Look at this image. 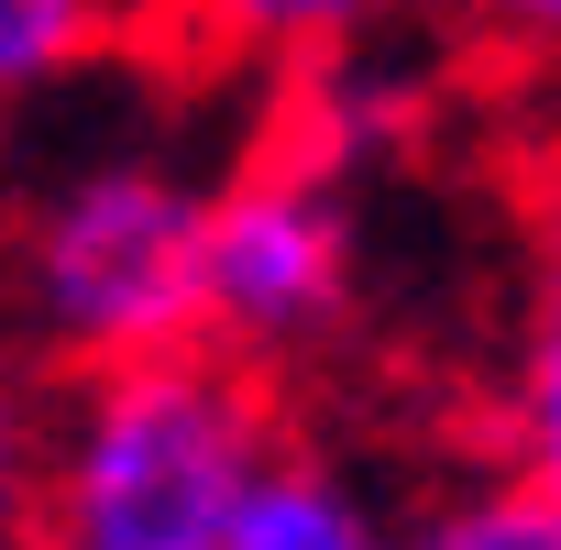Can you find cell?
I'll list each match as a JSON object with an SVG mask.
<instances>
[{
	"label": "cell",
	"instance_id": "6da1fadb",
	"mask_svg": "<svg viewBox=\"0 0 561 550\" xmlns=\"http://www.w3.org/2000/svg\"><path fill=\"white\" fill-rule=\"evenodd\" d=\"M275 451H287V419L264 364L209 331L78 364L45 397L23 550H220Z\"/></svg>",
	"mask_w": 561,
	"mask_h": 550
},
{
	"label": "cell",
	"instance_id": "7a4b0ae2",
	"mask_svg": "<svg viewBox=\"0 0 561 550\" xmlns=\"http://www.w3.org/2000/svg\"><path fill=\"white\" fill-rule=\"evenodd\" d=\"M0 309L45 375L165 353L209 331V187L165 144L67 165L0 253Z\"/></svg>",
	"mask_w": 561,
	"mask_h": 550
},
{
	"label": "cell",
	"instance_id": "3957f363",
	"mask_svg": "<svg viewBox=\"0 0 561 550\" xmlns=\"http://www.w3.org/2000/svg\"><path fill=\"white\" fill-rule=\"evenodd\" d=\"M353 275H364L353 176H331L320 154L275 144L209 187V342L275 375L342 331Z\"/></svg>",
	"mask_w": 561,
	"mask_h": 550
},
{
	"label": "cell",
	"instance_id": "277c9868",
	"mask_svg": "<svg viewBox=\"0 0 561 550\" xmlns=\"http://www.w3.org/2000/svg\"><path fill=\"white\" fill-rule=\"evenodd\" d=\"M397 45H408V34L298 67V78H287V144L320 154L331 176H375V165H397L408 133H419V111H430V78H419Z\"/></svg>",
	"mask_w": 561,
	"mask_h": 550
},
{
	"label": "cell",
	"instance_id": "5b68a950",
	"mask_svg": "<svg viewBox=\"0 0 561 550\" xmlns=\"http://www.w3.org/2000/svg\"><path fill=\"white\" fill-rule=\"evenodd\" d=\"M220 550H408V517L375 495V473H353L342 451H275L264 484L242 495Z\"/></svg>",
	"mask_w": 561,
	"mask_h": 550
},
{
	"label": "cell",
	"instance_id": "8992f818",
	"mask_svg": "<svg viewBox=\"0 0 561 550\" xmlns=\"http://www.w3.org/2000/svg\"><path fill=\"white\" fill-rule=\"evenodd\" d=\"M451 0H198L187 34L231 67H264V78H298L320 56H353V45H386V34H419Z\"/></svg>",
	"mask_w": 561,
	"mask_h": 550
},
{
	"label": "cell",
	"instance_id": "52a82bcc",
	"mask_svg": "<svg viewBox=\"0 0 561 550\" xmlns=\"http://www.w3.org/2000/svg\"><path fill=\"white\" fill-rule=\"evenodd\" d=\"M550 506H561V187L539 198L528 231V320H517V386H506V451Z\"/></svg>",
	"mask_w": 561,
	"mask_h": 550
},
{
	"label": "cell",
	"instance_id": "ba28073f",
	"mask_svg": "<svg viewBox=\"0 0 561 550\" xmlns=\"http://www.w3.org/2000/svg\"><path fill=\"white\" fill-rule=\"evenodd\" d=\"M122 34H133L122 0H0V111L89 78Z\"/></svg>",
	"mask_w": 561,
	"mask_h": 550
},
{
	"label": "cell",
	"instance_id": "9c48e42d",
	"mask_svg": "<svg viewBox=\"0 0 561 550\" xmlns=\"http://www.w3.org/2000/svg\"><path fill=\"white\" fill-rule=\"evenodd\" d=\"M408 550H561V506H550L517 462H484V473L440 484V495L408 517Z\"/></svg>",
	"mask_w": 561,
	"mask_h": 550
},
{
	"label": "cell",
	"instance_id": "30bf717a",
	"mask_svg": "<svg viewBox=\"0 0 561 550\" xmlns=\"http://www.w3.org/2000/svg\"><path fill=\"white\" fill-rule=\"evenodd\" d=\"M34 462H45V397H34V353H23L12 309H0V550L34 517Z\"/></svg>",
	"mask_w": 561,
	"mask_h": 550
},
{
	"label": "cell",
	"instance_id": "8fae6325",
	"mask_svg": "<svg viewBox=\"0 0 561 550\" xmlns=\"http://www.w3.org/2000/svg\"><path fill=\"white\" fill-rule=\"evenodd\" d=\"M451 34L517 78H550L561 89V0H451Z\"/></svg>",
	"mask_w": 561,
	"mask_h": 550
},
{
	"label": "cell",
	"instance_id": "7c38bea8",
	"mask_svg": "<svg viewBox=\"0 0 561 550\" xmlns=\"http://www.w3.org/2000/svg\"><path fill=\"white\" fill-rule=\"evenodd\" d=\"M187 12H198V0H122L133 34H187Z\"/></svg>",
	"mask_w": 561,
	"mask_h": 550
}]
</instances>
